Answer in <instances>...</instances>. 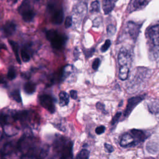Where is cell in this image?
I'll return each instance as SVG.
<instances>
[{
  "label": "cell",
  "mask_w": 159,
  "mask_h": 159,
  "mask_svg": "<svg viewBox=\"0 0 159 159\" xmlns=\"http://www.w3.org/2000/svg\"><path fill=\"white\" fill-rule=\"evenodd\" d=\"M141 25L137 24L134 22H129L127 23V29L128 32L131 37V38L134 40H135L139 34L140 29Z\"/></svg>",
  "instance_id": "cell-8"
},
{
  "label": "cell",
  "mask_w": 159,
  "mask_h": 159,
  "mask_svg": "<svg viewBox=\"0 0 159 159\" xmlns=\"http://www.w3.org/2000/svg\"><path fill=\"white\" fill-rule=\"evenodd\" d=\"M6 83V81H5L4 76L0 75V84H3V83Z\"/></svg>",
  "instance_id": "cell-32"
},
{
  "label": "cell",
  "mask_w": 159,
  "mask_h": 159,
  "mask_svg": "<svg viewBox=\"0 0 159 159\" xmlns=\"http://www.w3.org/2000/svg\"><path fill=\"white\" fill-rule=\"evenodd\" d=\"M63 20V12L62 9L55 11L52 16V22L55 24H60Z\"/></svg>",
  "instance_id": "cell-12"
},
{
  "label": "cell",
  "mask_w": 159,
  "mask_h": 159,
  "mask_svg": "<svg viewBox=\"0 0 159 159\" xmlns=\"http://www.w3.org/2000/svg\"><path fill=\"white\" fill-rule=\"evenodd\" d=\"M96 108L98 109V110H100V111H101L102 112H105V106H104V105L102 104V103H101V102H98L97 104H96Z\"/></svg>",
  "instance_id": "cell-30"
},
{
  "label": "cell",
  "mask_w": 159,
  "mask_h": 159,
  "mask_svg": "<svg viewBox=\"0 0 159 159\" xmlns=\"http://www.w3.org/2000/svg\"><path fill=\"white\" fill-rule=\"evenodd\" d=\"M118 63L119 65V77L121 80H125L129 76L132 63V56L129 51L125 48H121L119 53Z\"/></svg>",
  "instance_id": "cell-1"
},
{
  "label": "cell",
  "mask_w": 159,
  "mask_h": 159,
  "mask_svg": "<svg viewBox=\"0 0 159 159\" xmlns=\"http://www.w3.org/2000/svg\"><path fill=\"white\" fill-rule=\"evenodd\" d=\"M156 114H157V118H158V120H159V110H158V111L156 112Z\"/></svg>",
  "instance_id": "cell-33"
},
{
  "label": "cell",
  "mask_w": 159,
  "mask_h": 159,
  "mask_svg": "<svg viewBox=\"0 0 159 159\" xmlns=\"http://www.w3.org/2000/svg\"><path fill=\"white\" fill-rule=\"evenodd\" d=\"M20 53H21V57H22L23 61L27 62L30 60V57L26 50H25L24 49H22Z\"/></svg>",
  "instance_id": "cell-21"
},
{
  "label": "cell",
  "mask_w": 159,
  "mask_h": 159,
  "mask_svg": "<svg viewBox=\"0 0 159 159\" xmlns=\"http://www.w3.org/2000/svg\"><path fill=\"white\" fill-rule=\"evenodd\" d=\"M94 52V48H91V49H87L84 50V53L85 54V56L86 58H89L90 57H91L93 54Z\"/></svg>",
  "instance_id": "cell-28"
},
{
  "label": "cell",
  "mask_w": 159,
  "mask_h": 159,
  "mask_svg": "<svg viewBox=\"0 0 159 159\" xmlns=\"http://www.w3.org/2000/svg\"><path fill=\"white\" fill-rule=\"evenodd\" d=\"M100 10V5L98 1H94L91 2L90 7V11L91 12H99Z\"/></svg>",
  "instance_id": "cell-18"
},
{
  "label": "cell",
  "mask_w": 159,
  "mask_h": 159,
  "mask_svg": "<svg viewBox=\"0 0 159 159\" xmlns=\"http://www.w3.org/2000/svg\"><path fill=\"white\" fill-rule=\"evenodd\" d=\"M9 45L11 47L13 52H14V53L15 55V57L16 58V60L17 61H18V63L19 64L21 63V61L20 60V58H19V45H18V43L14 41H12V40H9Z\"/></svg>",
  "instance_id": "cell-14"
},
{
  "label": "cell",
  "mask_w": 159,
  "mask_h": 159,
  "mask_svg": "<svg viewBox=\"0 0 159 159\" xmlns=\"http://www.w3.org/2000/svg\"><path fill=\"white\" fill-rule=\"evenodd\" d=\"M35 89L36 85L32 82H27L25 83L24 86V90L28 94H31L34 93L35 91Z\"/></svg>",
  "instance_id": "cell-15"
},
{
  "label": "cell",
  "mask_w": 159,
  "mask_h": 159,
  "mask_svg": "<svg viewBox=\"0 0 159 159\" xmlns=\"http://www.w3.org/2000/svg\"><path fill=\"white\" fill-rule=\"evenodd\" d=\"M12 2H14V3H16L18 0H11Z\"/></svg>",
  "instance_id": "cell-34"
},
{
  "label": "cell",
  "mask_w": 159,
  "mask_h": 159,
  "mask_svg": "<svg viewBox=\"0 0 159 159\" xmlns=\"http://www.w3.org/2000/svg\"><path fill=\"white\" fill-rule=\"evenodd\" d=\"M111 44V40H109V39H107V40L105 41L104 43V44L102 45V47H101V52H106V51L108 50V48L110 47Z\"/></svg>",
  "instance_id": "cell-22"
},
{
  "label": "cell",
  "mask_w": 159,
  "mask_h": 159,
  "mask_svg": "<svg viewBox=\"0 0 159 159\" xmlns=\"http://www.w3.org/2000/svg\"><path fill=\"white\" fill-rule=\"evenodd\" d=\"M11 96H12V98L16 101H17V102H22V98H21V96H20L19 90L16 89V90L14 91L13 92H12Z\"/></svg>",
  "instance_id": "cell-19"
},
{
  "label": "cell",
  "mask_w": 159,
  "mask_h": 159,
  "mask_svg": "<svg viewBox=\"0 0 159 159\" xmlns=\"http://www.w3.org/2000/svg\"><path fill=\"white\" fill-rule=\"evenodd\" d=\"M117 0H102V9L105 14L110 13L115 6Z\"/></svg>",
  "instance_id": "cell-10"
},
{
  "label": "cell",
  "mask_w": 159,
  "mask_h": 159,
  "mask_svg": "<svg viewBox=\"0 0 159 159\" xmlns=\"http://www.w3.org/2000/svg\"><path fill=\"white\" fill-rule=\"evenodd\" d=\"M72 24V18L71 16H68L66 17L65 20V27L66 28H69Z\"/></svg>",
  "instance_id": "cell-24"
},
{
  "label": "cell",
  "mask_w": 159,
  "mask_h": 159,
  "mask_svg": "<svg viewBox=\"0 0 159 159\" xmlns=\"http://www.w3.org/2000/svg\"><path fill=\"white\" fill-rule=\"evenodd\" d=\"M146 36L151 44L156 47L159 46V24L148 28Z\"/></svg>",
  "instance_id": "cell-4"
},
{
  "label": "cell",
  "mask_w": 159,
  "mask_h": 159,
  "mask_svg": "<svg viewBox=\"0 0 159 159\" xmlns=\"http://www.w3.org/2000/svg\"><path fill=\"white\" fill-rule=\"evenodd\" d=\"M70 97L73 99H76L78 98V93L76 90H71L70 92Z\"/></svg>",
  "instance_id": "cell-31"
},
{
  "label": "cell",
  "mask_w": 159,
  "mask_h": 159,
  "mask_svg": "<svg viewBox=\"0 0 159 159\" xmlns=\"http://www.w3.org/2000/svg\"><path fill=\"white\" fill-rule=\"evenodd\" d=\"M46 37L51 43L52 47L55 49H60L65 44L66 38L55 30H49L46 32Z\"/></svg>",
  "instance_id": "cell-2"
},
{
  "label": "cell",
  "mask_w": 159,
  "mask_h": 159,
  "mask_svg": "<svg viewBox=\"0 0 159 159\" xmlns=\"http://www.w3.org/2000/svg\"><path fill=\"white\" fill-rule=\"evenodd\" d=\"M104 147H105L106 150L107 151V152H109V153H111L114 151V148L111 144L105 143H104Z\"/></svg>",
  "instance_id": "cell-29"
},
{
  "label": "cell",
  "mask_w": 159,
  "mask_h": 159,
  "mask_svg": "<svg viewBox=\"0 0 159 159\" xmlns=\"http://www.w3.org/2000/svg\"><path fill=\"white\" fill-rule=\"evenodd\" d=\"M101 63V60L99 58H96L94 60L92 63V68L94 70H97L100 65Z\"/></svg>",
  "instance_id": "cell-23"
},
{
  "label": "cell",
  "mask_w": 159,
  "mask_h": 159,
  "mask_svg": "<svg viewBox=\"0 0 159 159\" xmlns=\"http://www.w3.org/2000/svg\"><path fill=\"white\" fill-rule=\"evenodd\" d=\"M7 76L9 80H12L16 77V72L14 67H10L9 68Z\"/></svg>",
  "instance_id": "cell-20"
},
{
  "label": "cell",
  "mask_w": 159,
  "mask_h": 159,
  "mask_svg": "<svg viewBox=\"0 0 159 159\" xmlns=\"http://www.w3.org/2000/svg\"><path fill=\"white\" fill-rule=\"evenodd\" d=\"M121 112H118L116 113V114L114 116V117L112 118V120H111V124L112 125H114L119 119V117H120L121 116Z\"/></svg>",
  "instance_id": "cell-25"
},
{
  "label": "cell",
  "mask_w": 159,
  "mask_h": 159,
  "mask_svg": "<svg viewBox=\"0 0 159 159\" xmlns=\"http://www.w3.org/2000/svg\"><path fill=\"white\" fill-rule=\"evenodd\" d=\"M150 0H135L134 2V6L135 8H142L145 7L148 2Z\"/></svg>",
  "instance_id": "cell-16"
},
{
  "label": "cell",
  "mask_w": 159,
  "mask_h": 159,
  "mask_svg": "<svg viewBox=\"0 0 159 159\" xmlns=\"http://www.w3.org/2000/svg\"><path fill=\"white\" fill-rule=\"evenodd\" d=\"M131 134L134 136L138 143L143 142L147 138L146 134L142 130L138 129H132L130 130Z\"/></svg>",
  "instance_id": "cell-11"
},
{
  "label": "cell",
  "mask_w": 159,
  "mask_h": 159,
  "mask_svg": "<svg viewBox=\"0 0 159 159\" xmlns=\"http://www.w3.org/2000/svg\"><path fill=\"white\" fill-rule=\"evenodd\" d=\"M16 29V24L12 21H7L2 27V30L4 34L6 36H10L12 35Z\"/></svg>",
  "instance_id": "cell-9"
},
{
  "label": "cell",
  "mask_w": 159,
  "mask_h": 159,
  "mask_svg": "<svg viewBox=\"0 0 159 159\" xmlns=\"http://www.w3.org/2000/svg\"><path fill=\"white\" fill-rule=\"evenodd\" d=\"M18 11L21 15L23 20L27 22L32 21L35 16V12L28 0H24L22 2L18 9Z\"/></svg>",
  "instance_id": "cell-3"
},
{
  "label": "cell",
  "mask_w": 159,
  "mask_h": 159,
  "mask_svg": "<svg viewBox=\"0 0 159 159\" xmlns=\"http://www.w3.org/2000/svg\"><path fill=\"white\" fill-rule=\"evenodd\" d=\"M142 101V98L140 96H135L130 98L128 99L127 106L125 108V110L124 111V115L125 117H128L132 110L134 109V107H136V106L140 103Z\"/></svg>",
  "instance_id": "cell-6"
},
{
  "label": "cell",
  "mask_w": 159,
  "mask_h": 159,
  "mask_svg": "<svg viewBox=\"0 0 159 159\" xmlns=\"http://www.w3.org/2000/svg\"><path fill=\"white\" fill-rule=\"evenodd\" d=\"M137 143H138V142L131 134H124L120 141V145L122 147H132Z\"/></svg>",
  "instance_id": "cell-7"
},
{
  "label": "cell",
  "mask_w": 159,
  "mask_h": 159,
  "mask_svg": "<svg viewBox=\"0 0 159 159\" xmlns=\"http://www.w3.org/2000/svg\"><path fill=\"white\" fill-rule=\"evenodd\" d=\"M69 102V96L65 91H61L59 94V104L60 106H66Z\"/></svg>",
  "instance_id": "cell-13"
},
{
  "label": "cell",
  "mask_w": 159,
  "mask_h": 159,
  "mask_svg": "<svg viewBox=\"0 0 159 159\" xmlns=\"http://www.w3.org/2000/svg\"><path fill=\"white\" fill-rule=\"evenodd\" d=\"M39 102L41 106L50 113H54L55 111L53 98L47 94H43L39 96Z\"/></svg>",
  "instance_id": "cell-5"
},
{
  "label": "cell",
  "mask_w": 159,
  "mask_h": 159,
  "mask_svg": "<svg viewBox=\"0 0 159 159\" xmlns=\"http://www.w3.org/2000/svg\"><path fill=\"white\" fill-rule=\"evenodd\" d=\"M115 31H116V28L114 25H109L107 26V34H109V35H112L115 33Z\"/></svg>",
  "instance_id": "cell-27"
},
{
  "label": "cell",
  "mask_w": 159,
  "mask_h": 159,
  "mask_svg": "<svg viewBox=\"0 0 159 159\" xmlns=\"http://www.w3.org/2000/svg\"><path fill=\"white\" fill-rule=\"evenodd\" d=\"M89 152L86 149H83L81 150L80 153L76 156L77 158H81V159H87L89 158Z\"/></svg>",
  "instance_id": "cell-17"
},
{
  "label": "cell",
  "mask_w": 159,
  "mask_h": 159,
  "mask_svg": "<svg viewBox=\"0 0 159 159\" xmlns=\"http://www.w3.org/2000/svg\"><path fill=\"white\" fill-rule=\"evenodd\" d=\"M105 127L104 125H100V126H98V127L96 128L95 129V132L98 134V135H100L102 133L104 132L105 131Z\"/></svg>",
  "instance_id": "cell-26"
}]
</instances>
